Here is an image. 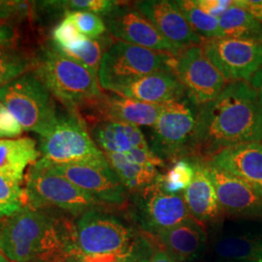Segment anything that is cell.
Listing matches in <instances>:
<instances>
[{"label": "cell", "instance_id": "14", "mask_svg": "<svg viewBox=\"0 0 262 262\" xmlns=\"http://www.w3.org/2000/svg\"><path fill=\"white\" fill-rule=\"evenodd\" d=\"M104 19L109 33L119 41L173 56H179L183 51L163 37L135 7L121 4Z\"/></svg>", "mask_w": 262, "mask_h": 262}, {"label": "cell", "instance_id": "40", "mask_svg": "<svg viewBox=\"0 0 262 262\" xmlns=\"http://www.w3.org/2000/svg\"><path fill=\"white\" fill-rule=\"evenodd\" d=\"M249 83L253 86V90L257 94V97L262 107V68L255 73V75L250 80Z\"/></svg>", "mask_w": 262, "mask_h": 262}, {"label": "cell", "instance_id": "15", "mask_svg": "<svg viewBox=\"0 0 262 262\" xmlns=\"http://www.w3.org/2000/svg\"><path fill=\"white\" fill-rule=\"evenodd\" d=\"M223 212L251 220H262V195L242 180L206 161Z\"/></svg>", "mask_w": 262, "mask_h": 262}, {"label": "cell", "instance_id": "39", "mask_svg": "<svg viewBox=\"0 0 262 262\" xmlns=\"http://www.w3.org/2000/svg\"><path fill=\"white\" fill-rule=\"evenodd\" d=\"M15 36L14 30L12 28L0 24V48L6 47Z\"/></svg>", "mask_w": 262, "mask_h": 262}, {"label": "cell", "instance_id": "16", "mask_svg": "<svg viewBox=\"0 0 262 262\" xmlns=\"http://www.w3.org/2000/svg\"><path fill=\"white\" fill-rule=\"evenodd\" d=\"M134 7L175 47L185 50L203 43L204 40L189 26L175 1L142 0L134 2Z\"/></svg>", "mask_w": 262, "mask_h": 262}, {"label": "cell", "instance_id": "2", "mask_svg": "<svg viewBox=\"0 0 262 262\" xmlns=\"http://www.w3.org/2000/svg\"><path fill=\"white\" fill-rule=\"evenodd\" d=\"M0 250L14 262H64L74 254V228L27 207L0 226Z\"/></svg>", "mask_w": 262, "mask_h": 262}, {"label": "cell", "instance_id": "8", "mask_svg": "<svg viewBox=\"0 0 262 262\" xmlns=\"http://www.w3.org/2000/svg\"><path fill=\"white\" fill-rule=\"evenodd\" d=\"M25 192L29 208H56L74 215H82L99 203L40 159L28 172Z\"/></svg>", "mask_w": 262, "mask_h": 262}, {"label": "cell", "instance_id": "18", "mask_svg": "<svg viewBox=\"0 0 262 262\" xmlns=\"http://www.w3.org/2000/svg\"><path fill=\"white\" fill-rule=\"evenodd\" d=\"M206 161L242 180L262 195V142L225 149Z\"/></svg>", "mask_w": 262, "mask_h": 262}, {"label": "cell", "instance_id": "7", "mask_svg": "<svg viewBox=\"0 0 262 262\" xmlns=\"http://www.w3.org/2000/svg\"><path fill=\"white\" fill-rule=\"evenodd\" d=\"M198 108L187 94L160 106L159 118L151 126L149 146L164 162L192 157Z\"/></svg>", "mask_w": 262, "mask_h": 262}, {"label": "cell", "instance_id": "6", "mask_svg": "<svg viewBox=\"0 0 262 262\" xmlns=\"http://www.w3.org/2000/svg\"><path fill=\"white\" fill-rule=\"evenodd\" d=\"M53 94L35 73H26L0 88V102L23 129L45 137L54 128L58 114Z\"/></svg>", "mask_w": 262, "mask_h": 262}, {"label": "cell", "instance_id": "20", "mask_svg": "<svg viewBox=\"0 0 262 262\" xmlns=\"http://www.w3.org/2000/svg\"><path fill=\"white\" fill-rule=\"evenodd\" d=\"M191 158L195 169L194 177L183 193L188 214L201 224L215 222L223 211L217 201L206 160L194 156Z\"/></svg>", "mask_w": 262, "mask_h": 262}, {"label": "cell", "instance_id": "9", "mask_svg": "<svg viewBox=\"0 0 262 262\" xmlns=\"http://www.w3.org/2000/svg\"><path fill=\"white\" fill-rule=\"evenodd\" d=\"M41 159L50 164H74L106 159L75 111L57 116L52 131L40 138Z\"/></svg>", "mask_w": 262, "mask_h": 262}, {"label": "cell", "instance_id": "21", "mask_svg": "<svg viewBox=\"0 0 262 262\" xmlns=\"http://www.w3.org/2000/svg\"><path fill=\"white\" fill-rule=\"evenodd\" d=\"M116 94L161 106L184 97L186 91L173 70H162L142 77Z\"/></svg>", "mask_w": 262, "mask_h": 262}, {"label": "cell", "instance_id": "27", "mask_svg": "<svg viewBox=\"0 0 262 262\" xmlns=\"http://www.w3.org/2000/svg\"><path fill=\"white\" fill-rule=\"evenodd\" d=\"M112 44L111 37L105 34L96 39H84L72 47L58 51L97 74L104 54Z\"/></svg>", "mask_w": 262, "mask_h": 262}, {"label": "cell", "instance_id": "5", "mask_svg": "<svg viewBox=\"0 0 262 262\" xmlns=\"http://www.w3.org/2000/svg\"><path fill=\"white\" fill-rule=\"evenodd\" d=\"M176 56L167 53L114 42L101 59L97 77L100 86L113 94L144 76L162 70H173Z\"/></svg>", "mask_w": 262, "mask_h": 262}, {"label": "cell", "instance_id": "38", "mask_svg": "<svg viewBox=\"0 0 262 262\" xmlns=\"http://www.w3.org/2000/svg\"><path fill=\"white\" fill-rule=\"evenodd\" d=\"M234 2L262 24V0H236Z\"/></svg>", "mask_w": 262, "mask_h": 262}, {"label": "cell", "instance_id": "35", "mask_svg": "<svg viewBox=\"0 0 262 262\" xmlns=\"http://www.w3.org/2000/svg\"><path fill=\"white\" fill-rule=\"evenodd\" d=\"M23 127L9 110L0 102V140L13 138L21 134Z\"/></svg>", "mask_w": 262, "mask_h": 262}, {"label": "cell", "instance_id": "42", "mask_svg": "<svg viewBox=\"0 0 262 262\" xmlns=\"http://www.w3.org/2000/svg\"><path fill=\"white\" fill-rule=\"evenodd\" d=\"M0 262H14L9 259L4 253H2V251L0 250Z\"/></svg>", "mask_w": 262, "mask_h": 262}, {"label": "cell", "instance_id": "10", "mask_svg": "<svg viewBox=\"0 0 262 262\" xmlns=\"http://www.w3.org/2000/svg\"><path fill=\"white\" fill-rule=\"evenodd\" d=\"M129 214L139 229L156 237L189 216L183 196L164 191L158 179L149 187L131 194Z\"/></svg>", "mask_w": 262, "mask_h": 262}, {"label": "cell", "instance_id": "23", "mask_svg": "<svg viewBox=\"0 0 262 262\" xmlns=\"http://www.w3.org/2000/svg\"><path fill=\"white\" fill-rule=\"evenodd\" d=\"M95 144L104 154H123L135 149L150 148L138 126L114 120H96L91 128Z\"/></svg>", "mask_w": 262, "mask_h": 262}, {"label": "cell", "instance_id": "11", "mask_svg": "<svg viewBox=\"0 0 262 262\" xmlns=\"http://www.w3.org/2000/svg\"><path fill=\"white\" fill-rule=\"evenodd\" d=\"M174 72L188 99L198 107L213 101L228 84L200 45L186 48L176 56Z\"/></svg>", "mask_w": 262, "mask_h": 262}, {"label": "cell", "instance_id": "22", "mask_svg": "<svg viewBox=\"0 0 262 262\" xmlns=\"http://www.w3.org/2000/svg\"><path fill=\"white\" fill-rule=\"evenodd\" d=\"M157 237L164 248L163 251L177 262L196 259L203 252L207 241L203 225L190 215L180 225Z\"/></svg>", "mask_w": 262, "mask_h": 262}, {"label": "cell", "instance_id": "37", "mask_svg": "<svg viewBox=\"0 0 262 262\" xmlns=\"http://www.w3.org/2000/svg\"><path fill=\"white\" fill-rule=\"evenodd\" d=\"M28 4L21 1H0V18H8L12 15L26 12Z\"/></svg>", "mask_w": 262, "mask_h": 262}, {"label": "cell", "instance_id": "34", "mask_svg": "<svg viewBox=\"0 0 262 262\" xmlns=\"http://www.w3.org/2000/svg\"><path fill=\"white\" fill-rule=\"evenodd\" d=\"M52 38L55 48L59 51L72 47L84 39H88L81 34L75 24L67 16L54 28Z\"/></svg>", "mask_w": 262, "mask_h": 262}, {"label": "cell", "instance_id": "24", "mask_svg": "<svg viewBox=\"0 0 262 262\" xmlns=\"http://www.w3.org/2000/svg\"><path fill=\"white\" fill-rule=\"evenodd\" d=\"M214 250L224 261L262 262V225L221 236Z\"/></svg>", "mask_w": 262, "mask_h": 262}, {"label": "cell", "instance_id": "17", "mask_svg": "<svg viewBox=\"0 0 262 262\" xmlns=\"http://www.w3.org/2000/svg\"><path fill=\"white\" fill-rule=\"evenodd\" d=\"M110 166L128 192L135 193L149 187L158 179L159 168L165 162L150 148H141L123 154H105Z\"/></svg>", "mask_w": 262, "mask_h": 262}, {"label": "cell", "instance_id": "19", "mask_svg": "<svg viewBox=\"0 0 262 262\" xmlns=\"http://www.w3.org/2000/svg\"><path fill=\"white\" fill-rule=\"evenodd\" d=\"M86 108L90 109L92 116L96 117V120H114L138 127H151L160 112V106L144 103L116 94H103Z\"/></svg>", "mask_w": 262, "mask_h": 262}, {"label": "cell", "instance_id": "4", "mask_svg": "<svg viewBox=\"0 0 262 262\" xmlns=\"http://www.w3.org/2000/svg\"><path fill=\"white\" fill-rule=\"evenodd\" d=\"M35 67L36 75L51 94L73 111L89 107L104 94L96 73L56 48L44 49Z\"/></svg>", "mask_w": 262, "mask_h": 262}, {"label": "cell", "instance_id": "44", "mask_svg": "<svg viewBox=\"0 0 262 262\" xmlns=\"http://www.w3.org/2000/svg\"><path fill=\"white\" fill-rule=\"evenodd\" d=\"M223 262H228V261H223Z\"/></svg>", "mask_w": 262, "mask_h": 262}, {"label": "cell", "instance_id": "12", "mask_svg": "<svg viewBox=\"0 0 262 262\" xmlns=\"http://www.w3.org/2000/svg\"><path fill=\"white\" fill-rule=\"evenodd\" d=\"M201 46L227 83L250 82L262 68V41L215 38L204 40Z\"/></svg>", "mask_w": 262, "mask_h": 262}, {"label": "cell", "instance_id": "13", "mask_svg": "<svg viewBox=\"0 0 262 262\" xmlns=\"http://www.w3.org/2000/svg\"><path fill=\"white\" fill-rule=\"evenodd\" d=\"M42 161L90 193L99 203L123 206L128 201V191L123 187L107 159L94 162L58 165Z\"/></svg>", "mask_w": 262, "mask_h": 262}, {"label": "cell", "instance_id": "33", "mask_svg": "<svg viewBox=\"0 0 262 262\" xmlns=\"http://www.w3.org/2000/svg\"><path fill=\"white\" fill-rule=\"evenodd\" d=\"M66 16L72 19L81 34L88 39H96L105 35L106 25L102 18L90 12H67Z\"/></svg>", "mask_w": 262, "mask_h": 262}, {"label": "cell", "instance_id": "1", "mask_svg": "<svg viewBox=\"0 0 262 262\" xmlns=\"http://www.w3.org/2000/svg\"><path fill=\"white\" fill-rule=\"evenodd\" d=\"M255 142H262V107L249 82L228 83L215 99L198 108L192 156L208 160Z\"/></svg>", "mask_w": 262, "mask_h": 262}, {"label": "cell", "instance_id": "41", "mask_svg": "<svg viewBox=\"0 0 262 262\" xmlns=\"http://www.w3.org/2000/svg\"><path fill=\"white\" fill-rule=\"evenodd\" d=\"M150 262H177L175 261L165 251L159 250L154 253Z\"/></svg>", "mask_w": 262, "mask_h": 262}, {"label": "cell", "instance_id": "26", "mask_svg": "<svg viewBox=\"0 0 262 262\" xmlns=\"http://www.w3.org/2000/svg\"><path fill=\"white\" fill-rule=\"evenodd\" d=\"M219 19L220 38L262 41L261 23L234 1Z\"/></svg>", "mask_w": 262, "mask_h": 262}, {"label": "cell", "instance_id": "25", "mask_svg": "<svg viewBox=\"0 0 262 262\" xmlns=\"http://www.w3.org/2000/svg\"><path fill=\"white\" fill-rule=\"evenodd\" d=\"M41 156L36 141L29 137L0 140V175L20 184L25 171Z\"/></svg>", "mask_w": 262, "mask_h": 262}, {"label": "cell", "instance_id": "30", "mask_svg": "<svg viewBox=\"0 0 262 262\" xmlns=\"http://www.w3.org/2000/svg\"><path fill=\"white\" fill-rule=\"evenodd\" d=\"M27 197L20 184L0 175V216H12L27 208Z\"/></svg>", "mask_w": 262, "mask_h": 262}, {"label": "cell", "instance_id": "36", "mask_svg": "<svg viewBox=\"0 0 262 262\" xmlns=\"http://www.w3.org/2000/svg\"><path fill=\"white\" fill-rule=\"evenodd\" d=\"M198 8L208 15L220 19L233 4L231 0H194Z\"/></svg>", "mask_w": 262, "mask_h": 262}, {"label": "cell", "instance_id": "28", "mask_svg": "<svg viewBox=\"0 0 262 262\" xmlns=\"http://www.w3.org/2000/svg\"><path fill=\"white\" fill-rule=\"evenodd\" d=\"M194 164L191 157L172 161V165L158 178L160 187L170 194H180L189 187L194 177Z\"/></svg>", "mask_w": 262, "mask_h": 262}, {"label": "cell", "instance_id": "32", "mask_svg": "<svg viewBox=\"0 0 262 262\" xmlns=\"http://www.w3.org/2000/svg\"><path fill=\"white\" fill-rule=\"evenodd\" d=\"M29 66V60L21 53L10 48H0V88L26 74Z\"/></svg>", "mask_w": 262, "mask_h": 262}, {"label": "cell", "instance_id": "3", "mask_svg": "<svg viewBox=\"0 0 262 262\" xmlns=\"http://www.w3.org/2000/svg\"><path fill=\"white\" fill-rule=\"evenodd\" d=\"M154 253L146 235L96 208L81 215L74 227L77 262H150Z\"/></svg>", "mask_w": 262, "mask_h": 262}, {"label": "cell", "instance_id": "29", "mask_svg": "<svg viewBox=\"0 0 262 262\" xmlns=\"http://www.w3.org/2000/svg\"><path fill=\"white\" fill-rule=\"evenodd\" d=\"M189 26L203 40L220 38V19L199 9L194 0L175 1Z\"/></svg>", "mask_w": 262, "mask_h": 262}, {"label": "cell", "instance_id": "43", "mask_svg": "<svg viewBox=\"0 0 262 262\" xmlns=\"http://www.w3.org/2000/svg\"><path fill=\"white\" fill-rule=\"evenodd\" d=\"M1 225H2V224H0V226H1Z\"/></svg>", "mask_w": 262, "mask_h": 262}, {"label": "cell", "instance_id": "31", "mask_svg": "<svg viewBox=\"0 0 262 262\" xmlns=\"http://www.w3.org/2000/svg\"><path fill=\"white\" fill-rule=\"evenodd\" d=\"M44 6L51 9L64 10V12L83 11L106 17L117 9L121 2L114 0H67V1H45L42 2Z\"/></svg>", "mask_w": 262, "mask_h": 262}]
</instances>
